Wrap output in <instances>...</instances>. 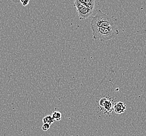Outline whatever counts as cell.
Listing matches in <instances>:
<instances>
[{
	"instance_id": "obj_1",
	"label": "cell",
	"mask_w": 146,
	"mask_h": 136,
	"mask_svg": "<svg viewBox=\"0 0 146 136\" xmlns=\"http://www.w3.org/2000/svg\"><path fill=\"white\" fill-rule=\"evenodd\" d=\"M94 40L105 41L114 38L119 33L117 28L109 29L96 26H91Z\"/></svg>"
},
{
	"instance_id": "obj_2",
	"label": "cell",
	"mask_w": 146,
	"mask_h": 136,
	"mask_svg": "<svg viewBox=\"0 0 146 136\" xmlns=\"http://www.w3.org/2000/svg\"><path fill=\"white\" fill-rule=\"evenodd\" d=\"M91 26H96L109 29L117 28L111 17L99 9L92 18Z\"/></svg>"
},
{
	"instance_id": "obj_3",
	"label": "cell",
	"mask_w": 146,
	"mask_h": 136,
	"mask_svg": "<svg viewBox=\"0 0 146 136\" xmlns=\"http://www.w3.org/2000/svg\"><path fill=\"white\" fill-rule=\"evenodd\" d=\"M74 6L76 7L78 12L79 18L80 20H84L88 18L92 14L93 10L85 6L83 3H82L80 0H76L74 1Z\"/></svg>"
},
{
	"instance_id": "obj_4",
	"label": "cell",
	"mask_w": 146,
	"mask_h": 136,
	"mask_svg": "<svg viewBox=\"0 0 146 136\" xmlns=\"http://www.w3.org/2000/svg\"><path fill=\"white\" fill-rule=\"evenodd\" d=\"M99 104L106 113H110L113 110L114 105L113 104L112 101L107 98H102L100 100Z\"/></svg>"
},
{
	"instance_id": "obj_5",
	"label": "cell",
	"mask_w": 146,
	"mask_h": 136,
	"mask_svg": "<svg viewBox=\"0 0 146 136\" xmlns=\"http://www.w3.org/2000/svg\"><path fill=\"white\" fill-rule=\"evenodd\" d=\"M126 106L122 102H119L114 104L113 111L115 113L118 114H121L125 111Z\"/></svg>"
},
{
	"instance_id": "obj_6",
	"label": "cell",
	"mask_w": 146,
	"mask_h": 136,
	"mask_svg": "<svg viewBox=\"0 0 146 136\" xmlns=\"http://www.w3.org/2000/svg\"><path fill=\"white\" fill-rule=\"evenodd\" d=\"M80 1L82 3L84 4L85 6L93 10L94 5H95V1L94 0H80Z\"/></svg>"
},
{
	"instance_id": "obj_7",
	"label": "cell",
	"mask_w": 146,
	"mask_h": 136,
	"mask_svg": "<svg viewBox=\"0 0 146 136\" xmlns=\"http://www.w3.org/2000/svg\"><path fill=\"white\" fill-rule=\"evenodd\" d=\"M55 121V120L53 118V117L52 115H47L45 117H44L43 119V122L44 123V124H48L50 125L53 124V123H54Z\"/></svg>"
},
{
	"instance_id": "obj_8",
	"label": "cell",
	"mask_w": 146,
	"mask_h": 136,
	"mask_svg": "<svg viewBox=\"0 0 146 136\" xmlns=\"http://www.w3.org/2000/svg\"><path fill=\"white\" fill-rule=\"evenodd\" d=\"M52 116L53 118L55 120V121H60L62 119V114L59 112H57V111L53 112Z\"/></svg>"
},
{
	"instance_id": "obj_9",
	"label": "cell",
	"mask_w": 146,
	"mask_h": 136,
	"mask_svg": "<svg viewBox=\"0 0 146 136\" xmlns=\"http://www.w3.org/2000/svg\"><path fill=\"white\" fill-rule=\"evenodd\" d=\"M50 124L46 123V124H44V125L42 126V128L44 131H47L50 129Z\"/></svg>"
},
{
	"instance_id": "obj_10",
	"label": "cell",
	"mask_w": 146,
	"mask_h": 136,
	"mask_svg": "<svg viewBox=\"0 0 146 136\" xmlns=\"http://www.w3.org/2000/svg\"><path fill=\"white\" fill-rule=\"evenodd\" d=\"M21 2L23 4V6H26L29 3L30 1L29 0H21Z\"/></svg>"
}]
</instances>
